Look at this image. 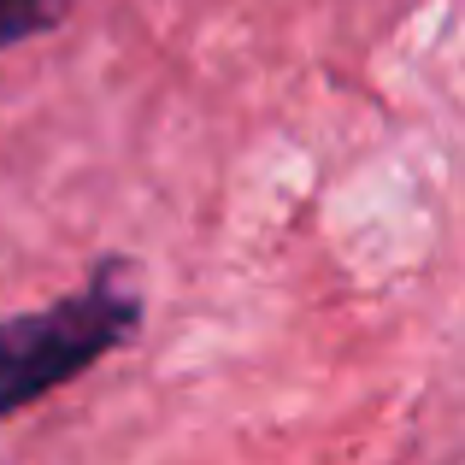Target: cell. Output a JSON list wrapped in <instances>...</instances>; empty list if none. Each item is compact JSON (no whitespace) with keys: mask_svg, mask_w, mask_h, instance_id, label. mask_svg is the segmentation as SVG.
<instances>
[{"mask_svg":"<svg viewBox=\"0 0 465 465\" xmlns=\"http://www.w3.org/2000/svg\"><path fill=\"white\" fill-rule=\"evenodd\" d=\"M136 318H142V301L124 283L118 265L94 272L89 289L54 301V307L6 318L0 324V424L18 407L54 395L59 383L83 377L118 341H130L136 336Z\"/></svg>","mask_w":465,"mask_h":465,"instance_id":"1","label":"cell"},{"mask_svg":"<svg viewBox=\"0 0 465 465\" xmlns=\"http://www.w3.org/2000/svg\"><path fill=\"white\" fill-rule=\"evenodd\" d=\"M59 12H65V0H0V47L54 30Z\"/></svg>","mask_w":465,"mask_h":465,"instance_id":"2","label":"cell"}]
</instances>
